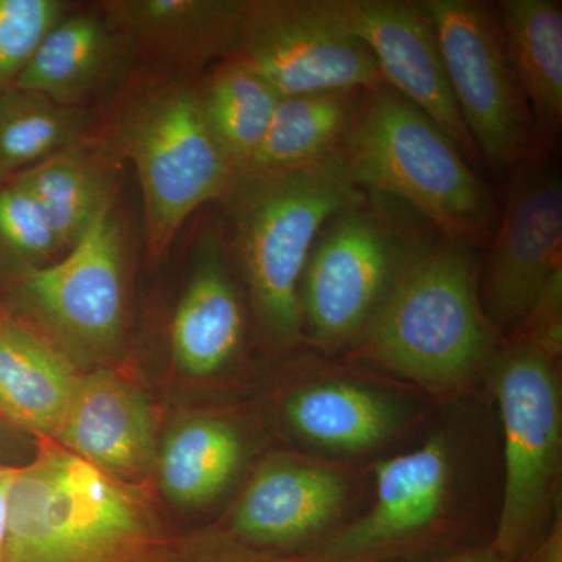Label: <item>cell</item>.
I'll list each match as a JSON object with an SVG mask.
<instances>
[{
  "mask_svg": "<svg viewBox=\"0 0 562 562\" xmlns=\"http://www.w3.org/2000/svg\"><path fill=\"white\" fill-rule=\"evenodd\" d=\"M11 180L31 192L65 254L106 210L116 205V169L103 149L85 139Z\"/></svg>",
  "mask_w": 562,
  "mask_h": 562,
  "instance_id": "cell-20",
  "label": "cell"
},
{
  "mask_svg": "<svg viewBox=\"0 0 562 562\" xmlns=\"http://www.w3.org/2000/svg\"><path fill=\"white\" fill-rule=\"evenodd\" d=\"M81 375L68 355L21 322L0 321V416L40 441H54Z\"/></svg>",
  "mask_w": 562,
  "mask_h": 562,
  "instance_id": "cell-19",
  "label": "cell"
},
{
  "mask_svg": "<svg viewBox=\"0 0 562 562\" xmlns=\"http://www.w3.org/2000/svg\"><path fill=\"white\" fill-rule=\"evenodd\" d=\"M136 55L103 14H66L41 41L13 87L87 109L92 99L120 83Z\"/></svg>",
  "mask_w": 562,
  "mask_h": 562,
  "instance_id": "cell-17",
  "label": "cell"
},
{
  "mask_svg": "<svg viewBox=\"0 0 562 562\" xmlns=\"http://www.w3.org/2000/svg\"><path fill=\"white\" fill-rule=\"evenodd\" d=\"M173 562H295L258 549L231 531H202L177 541Z\"/></svg>",
  "mask_w": 562,
  "mask_h": 562,
  "instance_id": "cell-29",
  "label": "cell"
},
{
  "mask_svg": "<svg viewBox=\"0 0 562 562\" xmlns=\"http://www.w3.org/2000/svg\"><path fill=\"white\" fill-rule=\"evenodd\" d=\"M68 11L61 0H0V92L16 83L41 41Z\"/></svg>",
  "mask_w": 562,
  "mask_h": 562,
  "instance_id": "cell-28",
  "label": "cell"
},
{
  "mask_svg": "<svg viewBox=\"0 0 562 562\" xmlns=\"http://www.w3.org/2000/svg\"><path fill=\"white\" fill-rule=\"evenodd\" d=\"M20 465L2 464L0 462V562H2L3 535H5L7 506L14 473Z\"/></svg>",
  "mask_w": 562,
  "mask_h": 562,
  "instance_id": "cell-33",
  "label": "cell"
},
{
  "mask_svg": "<svg viewBox=\"0 0 562 562\" xmlns=\"http://www.w3.org/2000/svg\"><path fill=\"white\" fill-rule=\"evenodd\" d=\"M60 254L61 244L31 192L11 179L0 184V271L18 277Z\"/></svg>",
  "mask_w": 562,
  "mask_h": 562,
  "instance_id": "cell-27",
  "label": "cell"
},
{
  "mask_svg": "<svg viewBox=\"0 0 562 562\" xmlns=\"http://www.w3.org/2000/svg\"><path fill=\"white\" fill-rule=\"evenodd\" d=\"M357 344L368 360L430 390L468 383L492 344L469 247L425 238Z\"/></svg>",
  "mask_w": 562,
  "mask_h": 562,
  "instance_id": "cell-3",
  "label": "cell"
},
{
  "mask_svg": "<svg viewBox=\"0 0 562 562\" xmlns=\"http://www.w3.org/2000/svg\"><path fill=\"white\" fill-rule=\"evenodd\" d=\"M347 498L349 484L341 473L317 462L273 458L247 484L233 512L231 532L272 553L310 549L328 535Z\"/></svg>",
  "mask_w": 562,
  "mask_h": 562,
  "instance_id": "cell-14",
  "label": "cell"
},
{
  "mask_svg": "<svg viewBox=\"0 0 562 562\" xmlns=\"http://www.w3.org/2000/svg\"><path fill=\"white\" fill-rule=\"evenodd\" d=\"M91 116L41 92L11 87L0 92V184L85 139Z\"/></svg>",
  "mask_w": 562,
  "mask_h": 562,
  "instance_id": "cell-26",
  "label": "cell"
},
{
  "mask_svg": "<svg viewBox=\"0 0 562 562\" xmlns=\"http://www.w3.org/2000/svg\"><path fill=\"white\" fill-rule=\"evenodd\" d=\"M177 541L138 484L38 441L14 473L2 562H173Z\"/></svg>",
  "mask_w": 562,
  "mask_h": 562,
  "instance_id": "cell-1",
  "label": "cell"
},
{
  "mask_svg": "<svg viewBox=\"0 0 562 562\" xmlns=\"http://www.w3.org/2000/svg\"><path fill=\"white\" fill-rule=\"evenodd\" d=\"M231 58L255 70L281 98L369 91L383 83L371 50L333 20L321 0H247Z\"/></svg>",
  "mask_w": 562,
  "mask_h": 562,
  "instance_id": "cell-10",
  "label": "cell"
},
{
  "mask_svg": "<svg viewBox=\"0 0 562 562\" xmlns=\"http://www.w3.org/2000/svg\"><path fill=\"white\" fill-rule=\"evenodd\" d=\"M447 79L476 150L497 176L528 160L530 109L503 38L498 14L479 0H424Z\"/></svg>",
  "mask_w": 562,
  "mask_h": 562,
  "instance_id": "cell-8",
  "label": "cell"
},
{
  "mask_svg": "<svg viewBox=\"0 0 562 562\" xmlns=\"http://www.w3.org/2000/svg\"><path fill=\"white\" fill-rule=\"evenodd\" d=\"M439 562H505L502 560L501 554L492 549V546L476 547V549L465 550L447 560Z\"/></svg>",
  "mask_w": 562,
  "mask_h": 562,
  "instance_id": "cell-34",
  "label": "cell"
},
{
  "mask_svg": "<svg viewBox=\"0 0 562 562\" xmlns=\"http://www.w3.org/2000/svg\"><path fill=\"white\" fill-rule=\"evenodd\" d=\"M425 238L379 206L339 211L322 227L303 269V327L333 350L357 342Z\"/></svg>",
  "mask_w": 562,
  "mask_h": 562,
  "instance_id": "cell-7",
  "label": "cell"
},
{
  "mask_svg": "<svg viewBox=\"0 0 562 562\" xmlns=\"http://www.w3.org/2000/svg\"><path fill=\"white\" fill-rule=\"evenodd\" d=\"M505 194L483 312L501 328L524 324L547 281L561 269V173L550 162L528 158L509 172Z\"/></svg>",
  "mask_w": 562,
  "mask_h": 562,
  "instance_id": "cell-12",
  "label": "cell"
},
{
  "mask_svg": "<svg viewBox=\"0 0 562 562\" xmlns=\"http://www.w3.org/2000/svg\"><path fill=\"white\" fill-rule=\"evenodd\" d=\"M5 316L2 312H0V321H2V317Z\"/></svg>",
  "mask_w": 562,
  "mask_h": 562,
  "instance_id": "cell-35",
  "label": "cell"
},
{
  "mask_svg": "<svg viewBox=\"0 0 562 562\" xmlns=\"http://www.w3.org/2000/svg\"><path fill=\"white\" fill-rule=\"evenodd\" d=\"M286 419L305 441L331 452L358 453L390 439L405 420L401 403L368 387L312 384L291 395Z\"/></svg>",
  "mask_w": 562,
  "mask_h": 562,
  "instance_id": "cell-22",
  "label": "cell"
},
{
  "mask_svg": "<svg viewBox=\"0 0 562 562\" xmlns=\"http://www.w3.org/2000/svg\"><path fill=\"white\" fill-rule=\"evenodd\" d=\"M341 150L366 194L405 203L443 238L465 246L490 235L495 220L490 188L454 140L386 83L361 92Z\"/></svg>",
  "mask_w": 562,
  "mask_h": 562,
  "instance_id": "cell-4",
  "label": "cell"
},
{
  "mask_svg": "<svg viewBox=\"0 0 562 562\" xmlns=\"http://www.w3.org/2000/svg\"><path fill=\"white\" fill-rule=\"evenodd\" d=\"M114 139L135 166L147 247L160 258L199 206L222 201L235 172L203 120L198 85L188 81L136 94L117 117Z\"/></svg>",
  "mask_w": 562,
  "mask_h": 562,
  "instance_id": "cell-5",
  "label": "cell"
},
{
  "mask_svg": "<svg viewBox=\"0 0 562 562\" xmlns=\"http://www.w3.org/2000/svg\"><path fill=\"white\" fill-rule=\"evenodd\" d=\"M366 199L342 150L286 171L233 173L221 202L251 305L272 341L301 338L299 286L313 244L335 214Z\"/></svg>",
  "mask_w": 562,
  "mask_h": 562,
  "instance_id": "cell-2",
  "label": "cell"
},
{
  "mask_svg": "<svg viewBox=\"0 0 562 562\" xmlns=\"http://www.w3.org/2000/svg\"><path fill=\"white\" fill-rule=\"evenodd\" d=\"M18 299L61 344L90 361L116 357L124 339V227L116 205L49 265L14 277Z\"/></svg>",
  "mask_w": 562,
  "mask_h": 562,
  "instance_id": "cell-9",
  "label": "cell"
},
{
  "mask_svg": "<svg viewBox=\"0 0 562 562\" xmlns=\"http://www.w3.org/2000/svg\"><path fill=\"white\" fill-rule=\"evenodd\" d=\"M554 358L520 339L498 355L495 397L505 432V491L492 549L517 562L549 528L561 473L562 398Z\"/></svg>",
  "mask_w": 562,
  "mask_h": 562,
  "instance_id": "cell-6",
  "label": "cell"
},
{
  "mask_svg": "<svg viewBox=\"0 0 562 562\" xmlns=\"http://www.w3.org/2000/svg\"><path fill=\"white\" fill-rule=\"evenodd\" d=\"M527 562H562V519L561 512L550 522L541 539L528 550Z\"/></svg>",
  "mask_w": 562,
  "mask_h": 562,
  "instance_id": "cell-32",
  "label": "cell"
},
{
  "mask_svg": "<svg viewBox=\"0 0 562 562\" xmlns=\"http://www.w3.org/2000/svg\"><path fill=\"white\" fill-rule=\"evenodd\" d=\"M243 335V306L225 261L224 239L220 232L206 231L190 284L173 316V361L195 379L213 375L235 357Z\"/></svg>",
  "mask_w": 562,
  "mask_h": 562,
  "instance_id": "cell-18",
  "label": "cell"
},
{
  "mask_svg": "<svg viewBox=\"0 0 562 562\" xmlns=\"http://www.w3.org/2000/svg\"><path fill=\"white\" fill-rule=\"evenodd\" d=\"M35 438L27 432L18 430L16 427L0 416V462L9 465H20L16 461L21 458L31 460L32 446H36Z\"/></svg>",
  "mask_w": 562,
  "mask_h": 562,
  "instance_id": "cell-31",
  "label": "cell"
},
{
  "mask_svg": "<svg viewBox=\"0 0 562 562\" xmlns=\"http://www.w3.org/2000/svg\"><path fill=\"white\" fill-rule=\"evenodd\" d=\"M246 7L247 0H109L102 14L136 54L198 69L232 57Z\"/></svg>",
  "mask_w": 562,
  "mask_h": 562,
  "instance_id": "cell-16",
  "label": "cell"
},
{
  "mask_svg": "<svg viewBox=\"0 0 562 562\" xmlns=\"http://www.w3.org/2000/svg\"><path fill=\"white\" fill-rule=\"evenodd\" d=\"M528 333L524 339L557 360L561 353L562 339V269L550 277L536 301L527 319Z\"/></svg>",
  "mask_w": 562,
  "mask_h": 562,
  "instance_id": "cell-30",
  "label": "cell"
},
{
  "mask_svg": "<svg viewBox=\"0 0 562 562\" xmlns=\"http://www.w3.org/2000/svg\"><path fill=\"white\" fill-rule=\"evenodd\" d=\"M497 10L506 52L532 124L554 140L562 125V3L502 0Z\"/></svg>",
  "mask_w": 562,
  "mask_h": 562,
  "instance_id": "cell-21",
  "label": "cell"
},
{
  "mask_svg": "<svg viewBox=\"0 0 562 562\" xmlns=\"http://www.w3.org/2000/svg\"><path fill=\"white\" fill-rule=\"evenodd\" d=\"M239 431L217 417H191L177 425L157 454L158 480L173 505L199 506L216 498L243 461Z\"/></svg>",
  "mask_w": 562,
  "mask_h": 562,
  "instance_id": "cell-24",
  "label": "cell"
},
{
  "mask_svg": "<svg viewBox=\"0 0 562 562\" xmlns=\"http://www.w3.org/2000/svg\"><path fill=\"white\" fill-rule=\"evenodd\" d=\"M362 91L281 98L260 149L241 171L302 168L342 149Z\"/></svg>",
  "mask_w": 562,
  "mask_h": 562,
  "instance_id": "cell-23",
  "label": "cell"
},
{
  "mask_svg": "<svg viewBox=\"0 0 562 562\" xmlns=\"http://www.w3.org/2000/svg\"><path fill=\"white\" fill-rule=\"evenodd\" d=\"M206 127L233 172L260 149L281 95L244 63L227 58L198 85Z\"/></svg>",
  "mask_w": 562,
  "mask_h": 562,
  "instance_id": "cell-25",
  "label": "cell"
},
{
  "mask_svg": "<svg viewBox=\"0 0 562 562\" xmlns=\"http://www.w3.org/2000/svg\"><path fill=\"white\" fill-rule=\"evenodd\" d=\"M328 14L366 44L383 83L419 106L454 140L464 157L479 154L447 79L438 36L422 2L321 0Z\"/></svg>",
  "mask_w": 562,
  "mask_h": 562,
  "instance_id": "cell-13",
  "label": "cell"
},
{
  "mask_svg": "<svg viewBox=\"0 0 562 562\" xmlns=\"http://www.w3.org/2000/svg\"><path fill=\"white\" fill-rule=\"evenodd\" d=\"M92 468L138 484L157 460V420L150 402L109 368L81 375L54 441Z\"/></svg>",
  "mask_w": 562,
  "mask_h": 562,
  "instance_id": "cell-15",
  "label": "cell"
},
{
  "mask_svg": "<svg viewBox=\"0 0 562 562\" xmlns=\"http://www.w3.org/2000/svg\"><path fill=\"white\" fill-rule=\"evenodd\" d=\"M453 462L446 435L380 462L372 508L328 532L294 561L386 562L419 549L449 508Z\"/></svg>",
  "mask_w": 562,
  "mask_h": 562,
  "instance_id": "cell-11",
  "label": "cell"
}]
</instances>
